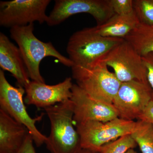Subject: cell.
<instances>
[{"label":"cell","instance_id":"e0dca14e","mask_svg":"<svg viewBox=\"0 0 153 153\" xmlns=\"http://www.w3.org/2000/svg\"><path fill=\"white\" fill-rule=\"evenodd\" d=\"M142 153H153V125L142 121L136 122L131 134Z\"/></svg>","mask_w":153,"mask_h":153},{"label":"cell","instance_id":"603a6c76","mask_svg":"<svg viewBox=\"0 0 153 153\" xmlns=\"http://www.w3.org/2000/svg\"><path fill=\"white\" fill-rule=\"evenodd\" d=\"M34 141L32 136L30 134L25 142L16 153H36L34 145Z\"/></svg>","mask_w":153,"mask_h":153},{"label":"cell","instance_id":"8fae6325","mask_svg":"<svg viewBox=\"0 0 153 153\" xmlns=\"http://www.w3.org/2000/svg\"><path fill=\"white\" fill-rule=\"evenodd\" d=\"M71 92L74 124L88 121L105 122L119 117L112 104L92 98L76 84H73Z\"/></svg>","mask_w":153,"mask_h":153},{"label":"cell","instance_id":"52a82bcc","mask_svg":"<svg viewBox=\"0 0 153 153\" xmlns=\"http://www.w3.org/2000/svg\"><path fill=\"white\" fill-rule=\"evenodd\" d=\"M100 61L113 68L117 78L121 82L137 80L149 83L142 57L125 40Z\"/></svg>","mask_w":153,"mask_h":153},{"label":"cell","instance_id":"ba28073f","mask_svg":"<svg viewBox=\"0 0 153 153\" xmlns=\"http://www.w3.org/2000/svg\"><path fill=\"white\" fill-rule=\"evenodd\" d=\"M79 13L90 14L97 25L103 24L115 14L110 0H55L46 23L49 26H57Z\"/></svg>","mask_w":153,"mask_h":153},{"label":"cell","instance_id":"ac0fdd59","mask_svg":"<svg viewBox=\"0 0 153 153\" xmlns=\"http://www.w3.org/2000/svg\"><path fill=\"white\" fill-rule=\"evenodd\" d=\"M137 146L131 134L126 135L102 147L100 153H126Z\"/></svg>","mask_w":153,"mask_h":153},{"label":"cell","instance_id":"277c9868","mask_svg":"<svg viewBox=\"0 0 153 153\" xmlns=\"http://www.w3.org/2000/svg\"><path fill=\"white\" fill-rule=\"evenodd\" d=\"M124 40L99 35L93 28H86L73 33L68 40L66 52L74 65L87 66L101 60Z\"/></svg>","mask_w":153,"mask_h":153},{"label":"cell","instance_id":"3957f363","mask_svg":"<svg viewBox=\"0 0 153 153\" xmlns=\"http://www.w3.org/2000/svg\"><path fill=\"white\" fill-rule=\"evenodd\" d=\"M72 77L76 85L96 100L112 104L122 82L102 61L87 66L74 65Z\"/></svg>","mask_w":153,"mask_h":153},{"label":"cell","instance_id":"5b68a950","mask_svg":"<svg viewBox=\"0 0 153 153\" xmlns=\"http://www.w3.org/2000/svg\"><path fill=\"white\" fill-rule=\"evenodd\" d=\"M136 122L117 117L107 122L88 121L74 124L83 149L99 152L102 147L131 134Z\"/></svg>","mask_w":153,"mask_h":153},{"label":"cell","instance_id":"2e32d148","mask_svg":"<svg viewBox=\"0 0 153 153\" xmlns=\"http://www.w3.org/2000/svg\"><path fill=\"white\" fill-rule=\"evenodd\" d=\"M124 40L141 56L153 52V25L140 23Z\"/></svg>","mask_w":153,"mask_h":153},{"label":"cell","instance_id":"7402d4cb","mask_svg":"<svg viewBox=\"0 0 153 153\" xmlns=\"http://www.w3.org/2000/svg\"><path fill=\"white\" fill-rule=\"evenodd\" d=\"M138 120L153 125V100L149 102Z\"/></svg>","mask_w":153,"mask_h":153},{"label":"cell","instance_id":"9c48e42d","mask_svg":"<svg viewBox=\"0 0 153 153\" xmlns=\"http://www.w3.org/2000/svg\"><path fill=\"white\" fill-rule=\"evenodd\" d=\"M50 0H13L0 1V25L23 27L34 22H47L46 11Z\"/></svg>","mask_w":153,"mask_h":153},{"label":"cell","instance_id":"5bb4252c","mask_svg":"<svg viewBox=\"0 0 153 153\" xmlns=\"http://www.w3.org/2000/svg\"><path fill=\"white\" fill-rule=\"evenodd\" d=\"M30 134L25 126L0 109V153H16Z\"/></svg>","mask_w":153,"mask_h":153},{"label":"cell","instance_id":"6da1fadb","mask_svg":"<svg viewBox=\"0 0 153 153\" xmlns=\"http://www.w3.org/2000/svg\"><path fill=\"white\" fill-rule=\"evenodd\" d=\"M34 23L23 27L11 28V38L18 44L32 80L45 83L41 75L40 65L45 57L57 58L64 66L72 67L74 63L55 49L51 42L40 41L33 33Z\"/></svg>","mask_w":153,"mask_h":153},{"label":"cell","instance_id":"7c38bea8","mask_svg":"<svg viewBox=\"0 0 153 153\" xmlns=\"http://www.w3.org/2000/svg\"><path fill=\"white\" fill-rule=\"evenodd\" d=\"M73 84L71 77L54 85L30 80L25 86V102L39 108H46L71 99Z\"/></svg>","mask_w":153,"mask_h":153},{"label":"cell","instance_id":"9a60e30c","mask_svg":"<svg viewBox=\"0 0 153 153\" xmlns=\"http://www.w3.org/2000/svg\"><path fill=\"white\" fill-rule=\"evenodd\" d=\"M139 23L134 11L128 15L115 14L103 24L92 28L95 33L103 37L124 39Z\"/></svg>","mask_w":153,"mask_h":153},{"label":"cell","instance_id":"30bf717a","mask_svg":"<svg viewBox=\"0 0 153 153\" xmlns=\"http://www.w3.org/2000/svg\"><path fill=\"white\" fill-rule=\"evenodd\" d=\"M152 100V90L149 83L132 80L122 82L112 105L119 117L128 120L138 119Z\"/></svg>","mask_w":153,"mask_h":153},{"label":"cell","instance_id":"4fadbf2b","mask_svg":"<svg viewBox=\"0 0 153 153\" xmlns=\"http://www.w3.org/2000/svg\"><path fill=\"white\" fill-rule=\"evenodd\" d=\"M0 67L9 71L16 79L18 86L25 88L30 82V76L19 47L7 36L0 33Z\"/></svg>","mask_w":153,"mask_h":153},{"label":"cell","instance_id":"d4e9b609","mask_svg":"<svg viewBox=\"0 0 153 153\" xmlns=\"http://www.w3.org/2000/svg\"><path fill=\"white\" fill-rule=\"evenodd\" d=\"M126 153H137L136 151H135L134 150V149H131L129 150Z\"/></svg>","mask_w":153,"mask_h":153},{"label":"cell","instance_id":"8992f818","mask_svg":"<svg viewBox=\"0 0 153 153\" xmlns=\"http://www.w3.org/2000/svg\"><path fill=\"white\" fill-rule=\"evenodd\" d=\"M25 93L24 88L11 85L6 79L4 71L0 70V109L25 126L36 146L39 147L45 143L47 139V137L41 133L36 126V123L42 120L43 114L34 118L30 116L23 100Z\"/></svg>","mask_w":153,"mask_h":153},{"label":"cell","instance_id":"cb8c5ba5","mask_svg":"<svg viewBox=\"0 0 153 153\" xmlns=\"http://www.w3.org/2000/svg\"><path fill=\"white\" fill-rule=\"evenodd\" d=\"M79 153H100L99 152L82 149Z\"/></svg>","mask_w":153,"mask_h":153},{"label":"cell","instance_id":"44dd1931","mask_svg":"<svg viewBox=\"0 0 153 153\" xmlns=\"http://www.w3.org/2000/svg\"><path fill=\"white\" fill-rule=\"evenodd\" d=\"M147 70V77L152 90V100H153V52L142 56Z\"/></svg>","mask_w":153,"mask_h":153},{"label":"cell","instance_id":"ffe728a7","mask_svg":"<svg viewBox=\"0 0 153 153\" xmlns=\"http://www.w3.org/2000/svg\"><path fill=\"white\" fill-rule=\"evenodd\" d=\"M115 14L128 15L134 12L133 0H110Z\"/></svg>","mask_w":153,"mask_h":153},{"label":"cell","instance_id":"7a4b0ae2","mask_svg":"<svg viewBox=\"0 0 153 153\" xmlns=\"http://www.w3.org/2000/svg\"><path fill=\"white\" fill-rule=\"evenodd\" d=\"M51 125L45 143L51 153H79L82 149L78 132L74 128L71 100L44 108Z\"/></svg>","mask_w":153,"mask_h":153},{"label":"cell","instance_id":"d6986e66","mask_svg":"<svg viewBox=\"0 0 153 153\" xmlns=\"http://www.w3.org/2000/svg\"><path fill=\"white\" fill-rule=\"evenodd\" d=\"M134 11L140 23L153 25V0H133Z\"/></svg>","mask_w":153,"mask_h":153}]
</instances>
